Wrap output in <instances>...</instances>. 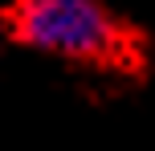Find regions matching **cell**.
I'll list each match as a JSON object with an SVG mask.
<instances>
[{
  "label": "cell",
  "instance_id": "6da1fadb",
  "mask_svg": "<svg viewBox=\"0 0 155 151\" xmlns=\"http://www.w3.org/2000/svg\"><path fill=\"white\" fill-rule=\"evenodd\" d=\"M4 29L33 53L90 70H131L143 57L139 33L106 0H12Z\"/></svg>",
  "mask_w": 155,
  "mask_h": 151
}]
</instances>
